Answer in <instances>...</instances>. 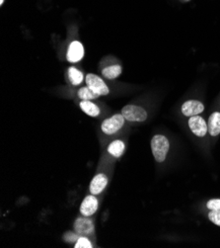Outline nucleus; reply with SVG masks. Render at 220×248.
Instances as JSON below:
<instances>
[{
    "label": "nucleus",
    "mask_w": 220,
    "mask_h": 248,
    "mask_svg": "<svg viewBox=\"0 0 220 248\" xmlns=\"http://www.w3.org/2000/svg\"><path fill=\"white\" fill-rule=\"evenodd\" d=\"M170 148L168 139L163 135H156L151 140V151L157 162H164Z\"/></svg>",
    "instance_id": "f257e3e1"
},
{
    "label": "nucleus",
    "mask_w": 220,
    "mask_h": 248,
    "mask_svg": "<svg viewBox=\"0 0 220 248\" xmlns=\"http://www.w3.org/2000/svg\"><path fill=\"white\" fill-rule=\"evenodd\" d=\"M125 121L126 119L121 114L114 115L113 117L106 119L102 123L101 129L106 135H114L123 128V126L125 125Z\"/></svg>",
    "instance_id": "f03ea898"
},
{
    "label": "nucleus",
    "mask_w": 220,
    "mask_h": 248,
    "mask_svg": "<svg viewBox=\"0 0 220 248\" xmlns=\"http://www.w3.org/2000/svg\"><path fill=\"white\" fill-rule=\"evenodd\" d=\"M121 115L130 122H144L147 119V112L140 106L127 105L121 110Z\"/></svg>",
    "instance_id": "7ed1b4c3"
},
{
    "label": "nucleus",
    "mask_w": 220,
    "mask_h": 248,
    "mask_svg": "<svg viewBox=\"0 0 220 248\" xmlns=\"http://www.w3.org/2000/svg\"><path fill=\"white\" fill-rule=\"evenodd\" d=\"M85 81L88 87H90L92 90H94L100 96H106L110 93V89L107 86V84L104 82V80L101 78L96 76V74H92V73L87 74Z\"/></svg>",
    "instance_id": "20e7f679"
},
{
    "label": "nucleus",
    "mask_w": 220,
    "mask_h": 248,
    "mask_svg": "<svg viewBox=\"0 0 220 248\" xmlns=\"http://www.w3.org/2000/svg\"><path fill=\"white\" fill-rule=\"evenodd\" d=\"M188 124H189V128L191 129V133L197 137L204 138L208 132L207 123L205 122V120L203 117H201L199 115L190 117Z\"/></svg>",
    "instance_id": "39448f33"
},
{
    "label": "nucleus",
    "mask_w": 220,
    "mask_h": 248,
    "mask_svg": "<svg viewBox=\"0 0 220 248\" xmlns=\"http://www.w3.org/2000/svg\"><path fill=\"white\" fill-rule=\"evenodd\" d=\"M205 111V105L199 100H188L181 108V112L186 117H192L200 115Z\"/></svg>",
    "instance_id": "423d86ee"
},
{
    "label": "nucleus",
    "mask_w": 220,
    "mask_h": 248,
    "mask_svg": "<svg viewBox=\"0 0 220 248\" xmlns=\"http://www.w3.org/2000/svg\"><path fill=\"white\" fill-rule=\"evenodd\" d=\"M84 57V47L83 45L78 42V41H74L72 42L68 47L67 51V55H66V59L69 62L75 63L80 62Z\"/></svg>",
    "instance_id": "0eeeda50"
},
{
    "label": "nucleus",
    "mask_w": 220,
    "mask_h": 248,
    "mask_svg": "<svg viewBox=\"0 0 220 248\" xmlns=\"http://www.w3.org/2000/svg\"><path fill=\"white\" fill-rule=\"evenodd\" d=\"M74 231L81 236H89L94 232L93 221L87 217H78L74 222Z\"/></svg>",
    "instance_id": "6e6552de"
},
{
    "label": "nucleus",
    "mask_w": 220,
    "mask_h": 248,
    "mask_svg": "<svg viewBox=\"0 0 220 248\" xmlns=\"http://www.w3.org/2000/svg\"><path fill=\"white\" fill-rule=\"evenodd\" d=\"M98 199L95 197V195L87 196L83 200L81 206H80V213L84 217H90L94 215L98 210Z\"/></svg>",
    "instance_id": "1a4fd4ad"
},
{
    "label": "nucleus",
    "mask_w": 220,
    "mask_h": 248,
    "mask_svg": "<svg viewBox=\"0 0 220 248\" xmlns=\"http://www.w3.org/2000/svg\"><path fill=\"white\" fill-rule=\"evenodd\" d=\"M108 185V177L103 174V173H99L97 174L90 183V192L93 195L100 194Z\"/></svg>",
    "instance_id": "9d476101"
},
{
    "label": "nucleus",
    "mask_w": 220,
    "mask_h": 248,
    "mask_svg": "<svg viewBox=\"0 0 220 248\" xmlns=\"http://www.w3.org/2000/svg\"><path fill=\"white\" fill-rule=\"evenodd\" d=\"M208 133L211 137H217L220 135V112H213L207 121Z\"/></svg>",
    "instance_id": "9b49d317"
},
{
    "label": "nucleus",
    "mask_w": 220,
    "mask_h": 248,
    "mask_svg": "<svg viewBox=\"0 0 220 248\" xmlns=\"http://www.w3.org/2000/svg\"><path fill=\"white\" fill-rule=\"evenodd\" d=\"M125 151H126V144L123 140H119L112 141L108 146V153L116 158H118L123 155Z\"/></svg>",
    "instance_id": "f8f14e48"
},
{
    "label": "nucleus",
    "mask_w": 220,
    "mask_h": 248,
    "mask_svg": "<svg viewBox=\"0 0 220 248\" xmlns=\"http://www.w3.org/2000/svg\"><path fill=\"white\" fill-rule=\"evenodd\" d=\"M80 108L85 114H87L91 117L99 116V114L101 112L99 107H98L96 104H94L93 102H91L89 100H82L80 102Z\"/></svg>",
    "instance_id": "ddd939ff"
},
{
    "label": "nucleus",
    "mask_w": 220,
    "mask_h": 248,
    "mask_svg": "<svg viewBox=\"0 0 220 248\" xmlns=\"http://www.w3.org/2000/svg\"><path fill=\"white\" fill-rule=\"evenodd\" d=\"M121 71H123V68H121L120 65L118 64H114L111 66H107L102 70L103 77L107 79H116L120 76Z\"/></svg>",
    "instance_id": "4468645a"
},
{
    "label": "nucleus",
    "mask_w": 220,
    "mask_h": 248,
    "mask_svg": "<svg viewBox=\"0 0 220 248\" xmlns=\"http://www.w3.org/2000/svg\"><path fill=\"white\" fill-rule=\"evenodd\" d=\"M68 78H69L71 84H73V85H79L84 80L83 73L74 66H71L68 69Z\"/></svg>",
    "instance_id": "2eb2a0df"
},
{
    "label": "nucleus",
    "mask_w": 220,
    "mask_h": 248,
    "mask_svg": "<svg viewBox=\"0 0 220 248\" xmlns=\"http://www.w3.org/2000/svg\"><path fill=\"white\" fill-rule=\"evenodd\" d=\"M78 96L80 99H82V100H93V99H96L99 97L100 95L96 93L94 90H92L90 87L86 86V87H82L79 89L78 91Z\"/></svg>",
    "instance_id": "dca6fc26"
},
{
    "label": "nucleus",
    "mask_w": 220,
    "mask_h": 248,
    "mask_svg": "<svg viewBox=\"0 0 220 248\" xmlns=\"http://www.w3.org/2000/svg\"><path fill=\"white\" fill-rule=\"evenodd\" d=\"M75 248H92L93 245L91 241L86 237V236H80L76 243H75Z\"/></svg>",
    "instance_id": "f3484780"
},
{
    "label": "nucleus",
    "mask_w": 220,
    "mask_h": 248,
    "mask_svg": "<svg viewBox=\"0 0 220 248\" xmlns=\"http://www.w3.org/2000/svg\"><path fill=\"white\" fill-rule=\"evenodd\" d=\"M208 218L214 225L220 227V211H210L208 214Z\"/></svg>",
    "instance_id": "a211bd4d"
},
{
    "label": "nucleus",
    "mask_w": 220,
    "mask_h": 248,
    "mask_svg": "<svg viewBox=\"0 0 220 248\" xmlns=\"http://www.w3.org/2000/svg\"><path fill=\"white\" fill-rule=\"evenodd\" d=\"M206 208L210 211H220V199H211L207 202Z\"/></svg>",
    "instance_id": "6ab92c4d"
},
{
    "label": "nucleus",
    "mask_w": 220,
    "mask_h": 248,
    "mask_svg": "<svg viewBox=\"0 0 220 248\" xmlns=\"http://www.w3.org/2000/svg\"><path fill=\"white\" fill-rule=\"evenodd\" d=\"M64 240L67 241V242H73V241H77V239L79 238L77 236V233H73V232H66L64 234Z\"/></svg>",
    "instance_id": "aec40b11"
},
{
    "label": "nucleus",
    "mask_w": 220,
    "mask_h": 248,
    "mask_svg": "<svg viewBox=\"0 0 220 248\" xmlns=\"http://www.w3.org/2000/svg\"><path fill=\"white\" fill-rule=\"evenodd\" d=\"M4 3V0H0V5H3Z\"/></svg>",
    "instance_id": "412c9836"
},
{
    "label": "nucleus",
    "mask_w": 220,
    "mask_h": 248,
    "mask_svg": "<svg viewBox=\"0 0 220 248\" xmlns=\"http://www.w3.org/2000/svg\"><path fill=\"white\" fill-rule=\"evenodd\" d=\"M183 1H185V2H188V1H191V0H183Z\"/></svg>",
    "instance_id": "4be33fe9"
}]
</instances>
